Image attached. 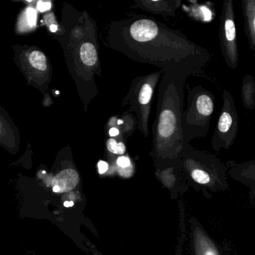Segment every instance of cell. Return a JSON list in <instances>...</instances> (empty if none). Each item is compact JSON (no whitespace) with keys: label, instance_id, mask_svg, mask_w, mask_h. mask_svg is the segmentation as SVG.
<instances>
[{"label":"cell","instance_id":"obj_8","mask_svg":"<svg viewBox=\"0 0 255 255\" xmlns=\"http://www.w3.org/2000/svg\"><path fill=\"white\" fill-rule=\"evenodd\" d=\"M79 182L78 173L74 169L61 171L53 180V190L55 192H68L72 190Z\"/></svg>","mask_w":255,"mask_h":255},{"label":"cell","instance_id":"obj_7","mask_svg":"<svg viewBox=\"0 0 255 255\" xmlns=\"http://www.w3.org/2000/svg\"><path fill=\"white\" fill-rule=\"evenodd\" d=\"M241 8L244 19L245 34L249 47L255 51V0H243Z\"/></svg>","mask_w":255,"mask_h":255},{"label":"cell","instance_id":"obj_19","mask_svg":"<svg viewBox=\"0 0 255 255\" xmlns=\"http://www.w3.org/2000/svg\"><path fill=\"white\" fill-rule=\"evenodd\" d=\"M64 205L66 207H73V206H74V202H73V201H65V202L64 203Z\"/></svg>","mask_w":255,"mask_h":255},{"label":"cell","instance_id":"obj_17","mask_svg":"<svg viewBox=\"0 0 255 255\" xmlns=\"http://www.w3.org/2000/svg\"><path fill=\"white\" fill-rule=\"evenodd\" d=\"M108 168L109 165L107 162H104V161H100L98 162V170H99L100 174H104L108 170Z\"/></svg>","mask_w":255,"mask_h":255},{"label":"cell","instance_id":"obj_9","mask_svg":"<svg viewBox=\"0 0 255 255\" xmlns=\"http://www.w3.org/2000/svg\"><path fill=\"white\" fill-rule=\"evenodd\" d=\"M241 99L246 110L252 111L255 108V80L251 74L245 76L242 82Z\"/></svg>","mask_w":255,"mask_h":255},{"label":"cell","instance_id":"obj_6","mask_svg":"<svg viewBox=\"0 0 255 255\" xmlns=\"http://www.w3.org/2000/svg\"><path fill=\"white\" fill-rule=\"evenodd\" d=\"M162 26L161 23L153 20L141 19L131 26V36L138 42H150L159 35Z\"/></svg>","mask_w":255,"mask_h":255},{"label":"cell","instance_id":"obj_14","mask_svg":"<svg viewBox=\"0 0 255 255\" xmlns=\"http://www.w3.org/2000/svg\"><path fill=\"white\" fill-rule=\"evenodd\" d=\"M26 20L28 22V25L30 27H34L36 25L37 13L35 10L32 8H29L26 11Z\"/></svg>","mask_w":255,"mask_h":255},{"label":"cell","instance_id":"obj_20","mask_svg":"<svg viewBox=\"0 0 255 255\" xmlns=\"http://www.w3.org/2000/svg\"><path fill=\"white\" fill-rule=\"evenodd\" d=\"M56 30H57V26H56V25H52V26H50V31L53 32H56Z\"/></svg>","mask_w":255,"mask_h":255},{"label":"cell","instance_id":"obj_5","mask_svg":"<svg viewBox=\"0 0 255 255\" xmlns=\"http://www.w3.org/2000/svg\"><path fill=\"white\" fill-rule=\"evenodd\" d=\"M181 8L186 15L194 21L210 23L216 18L215 4L211 1L199 2L197 0H189L182 4Z\"/></svg>","mask_w":255,"mask_h":255},{"label":"cell","instance_id":"obj_13","mask_svg":"<svg viewBox=\"0 0 255 255\" xmlns=\"http://www.w3.org/2000/svg\"><path fill=\"white\" fill-rule=\"evenodd\" d=\"M107 149L110 152L116 154H123L126 150V147L124 143H117V141L113 138H110L107 141Z\"/></svg>","mask_w":255,"mask_h":255},{"label":"cell","instance_id":"obj_2","mask_svg":"<svg viewBox=\"0 0 255 255\" xmlns=\"http://www.w3.org/2000/svg\"><path fill=\"white\" fill-rule=\"evenodd\" d=\"M214 109L215 95L210 90L201 85L188 90L187 107L182 118L185 144L207 137Z\"/></svg>","mask_w":255,"mask_h":255},{"label":"cell","instance_id":"obj_16","mask_svg":"<svg viewBox=\"0 0 255 255\" xmlns=\"http://www.w3.org/2000/svg\"><path fill=\"white\" fill-rule=\"evenodd\" d=\"M50 7H51V3L50 2L40 1L38 2V9L41 12H44V11L50 9Z\"/></svg>","mask_w":255,"mask_h":255},{"label":"cell","instance_id":"obj_11","mask_svg":"<svg viewBox=\"0 0 255 255\" xmlns=\"http://www.w3.org/2000/svg\"><path fill=\"white\" fill-rule=\"evenodd\" d=\"M186 162L193 165V168L191 169V177L197 183H201V184H207L210 183V176L209 173L205 170L202 169L201 168H198L195 164L186 158Z\"/></svg>","mask_w":255,"mask_h":255},{"label":"cell","instance_id":"obj_4","mask_svg":"<svg viewBox=\"0 0 255 255\" xmlns=\"http://www.w3.org/2000/svg\"><path fill=\"white\" fill-rule=\"evenodd\" d=\"M222 99V110L211 140L216 150L229 149L238 134L239 115L234 98L229 91L224 90Z\"/></svg>","mask_w":255,"mask_h":255},{"label":"cell","instance_id":"obj_21","mask_svg":"<svg viewBox=\"0 0 255 255\" xmlns=\"http://www.w3.org/2000/svg\"><path fill=\"white\" fill-rule=\"evenodd\" d=\"M205 255H215L214 253L211 251H209V252H206Z\"/></svg>","mask_w":255,"mask_h":255},{"label":"cell","instance_id":"obj_1","mask_svg":"<svg viewBox=\"0 0 255 255\" xmlns=\"http://www.w3.org/2000/svg\"><path fill=\"white\" fill-rule=\"evenodd\" d=\"M188 77L164 71L159 86L157 117L153 130V142L158 153L176 155L184 147L182 118L184 111V86Z\"/></svg>","mask_w":255,"mask_h":255},{"label":"cell","instance_id":"obj_3","mask_svg":"<svg viewBox=\"0 0 255 255\" xmlns=\"http://www.w3.org/2000/svg\"><path fill=\"white\" fill-rule=\"evenodd\" d=\"M219 45L222 57L230 69H237L240 62L234 1L222 2L219 28Z\"/></svg>","mask_w":255,"mask_h":255},{"label":"cell","instance_id":"obj_12","mask_svg":"<svg viewBox=\"0 0 255 255\" xmlns=\"http://www.w3.org/2000/svg\"><path fill=\"white\" fill-rule=\"evenodd\" d=\"M29 62L33 68L40 71L47 69V59L44 53L40 51H33L29 56Z\"/></svg>","mask_w":255,"mask_h":255},{"label":"cell","instance_id":"obj_15","mask_svg":"<svg viewBox=\"0 0 255 255\" xmlns=\"http://www.w3.org/2000/svg\"><path fill=\"white\" fill-rule=\"evenodd\" d=\"M117 163L122 168H128L130 165V161H129V158L126 157V156H122L118 159Z\"/></svg>","mask_w":255,"mask_h":255},{"label":"cell","instance_id":"obj_10","mask_svg":"<svg viewBox=\"0 0 255 255\" xmlns=\"http://www.w3.org/2000/svg\"><path fill=\"white\" fill-rule=\"evenodd\" d=\"M82 62L87 66H93L98 60L96 48L91 43H85L80 48Z\"/></svg>","mask_w":255,"mask_h":255},{"label":"cell","instance_id":"obj_18","mask_svg":"<svg viewBox=\"0 0 255 255\" xmlns=\"http://www.w3.org/2000/svg\"><path fill=\"white\" fill-rule=\"evenodd\" d=\"M119 130L116 128H112L110 130V135H111L112 137L116 136V135H119Z\"/></svg>","mask_w":255,"mask_h":255}]
</instances>
